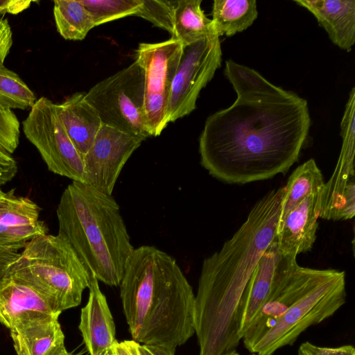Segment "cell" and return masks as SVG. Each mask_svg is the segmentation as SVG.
<instances>
[{"label":"cell","instance_id":"cell-1","mask_svg":"<svg viewBox=\"0 0 355 355\" xmlns=\"http://www.w3.org/2000/svg\"><path fill=\"white\" fill-rule=\"evenodd\" d=\"M224 73L237 98L207 119L199 139L201 165L228 184L286 173L309 134L307 101L231 60L225 62Z\"/></svg>","mask_w":355,"mask_h":355},{"label":"cell","instance_id":"cell-2","mask_svg":"<svg viewBox=\"0 0 355 355\" xmlns=\"http://www.w3.org/2000/svg\"><path fill=\"white\" fill-rule=\"evenodd\" d=\"M283 191L275 189L260 198L234 235L204 259L194 306L199 355H223L241 340L239 305L252 273L275 237Z\"/></svg>","mask_w":355,"mask_h":355},{"label":"cell","instance_id":"cell-3","mask_svg":"<svg viewBox=\"0 0 355 355\" xmlns=\"http://www.w3.org/2000/svg\"><path fill=\"white\" fill-rule=\"evenodd\" d=\"M132 340L176 348L195 334V295L176 260L152 245L135 248L119 284Z\"/></svg>","mask_w":355,"mask_h":355},{"label":"cell","instance_id":"cell-4","mask_svg":"<svg viewBox=\"0 0 355 355\" xmlns=\"http://www.w3.org/2000/svg\"><path fill=\"white\" fill-rule=\"evenodd\" d=\"M346 300L345 271L297 265L277 285L241 340L252 354L273 355L335 314Z\"/></svg>","mask_w":355,"mask_h":355},{"label":"cell","instance_id":"cell-5","mask_svg":"<svg viewBox=\"0 0 355 355\" xmlns=\"http://www.w3.org/2000/svg\"><path fill=\"white\" fill-rule=\"evenodd\" d=\"M58 234L98 282L119 286L135 248L112 195L71 182L56 209Z\"/></svg>","mask_w":355,"mask_h":355},{"label":"cell","instance_id":"cell-6","mask_svg":"<svg viewBox=\"0 0 355 355\" xmlns=\"http://www.w3.org/2000/svg\"><path fill=\"white\" fill-rule=\"evenodd\" d=\"M7 273L32 286L59 313L80 304L90 279L71 245L58 233L28 241Z\"/></svg>","mask_w":355,"mask_h":355},{"label":"cell","instance_id":"cell-7","mask_svg":"<svg viewBox=\"0 0 355 355\" xmlns=\"http://www.w3.org/2000/svg\"><path fill=\"white\" fill-rule=\"evenodd\" d=\"M85 98L103 124L144 139L150 137L144 110V73L136 61L96 83Z\"/></svg>","mask_w":355,"mask_h":355},{"label":"cell","instance_id":"cell-8","mask_svg":"<svg viewBox=\"0 0 355 355\" xmlns=\"http://www.w3.org/2000/svg\"><path fill=\"white\" fill-rule=\"evenodd\" d=\"M22 130L50 171L72 182H85L83 157L69 139L56 103L44 96L37 99L22 122Z\"/></svg>","mask_w":355,"mask_h":355},{"label":"cell","instance_id":"cell-9","mask_svg":"<svg viewBox=\"0 0 355 355\" xmlns=\"http://www.w3.org/2000/svg\"><path fill=\"white\" fill-rule=\"evenodd\" d=\"M184 45L178 40L157 43H140L135 61L144 73V110L150 136L161 134L168 123V113L172 83Z\"/></svg>","mask_w":355,"mask_h":355},{"label":"cell","instance_id":"cell-10","mask_svg":"<svg viewBox=\"0 0 355 355\" xmlns=\"http://www.w3.org/2000/svg\"><path fill=\"white\" fill-rule=\"evenodd\" d=\"M221 61L220 42L216 31L184 46L172 83L168 123L188 115L196 109L200 91L212 79Z\"/></svg>","mask_w":355,"mask_h":355},{"label":"cell","instance_id":"cell-11","mask_svg":"<svg viewBox=\"0 0 355 355\" xmlns=\"http://www.w3.org/2000/svg\"><path fill=\"white\" fill-rule=\"evenodd\" d=\"M144 140L102 124L92 146L83 156L85 184L112 195L122 168Z\"/></svg>","mask_w":355,"mask_h":355},{"label":"cell","instance_id":"cell-12","mask_svg":"<svg viewBox=\"0 0 355 355\" xmlns=\"http://www.w3.org/2000/svg\"><path fill=\"white\" fill-rule=\"evenodd\" d=\"M347 109L341 121L343 144L335 169L324 182L320 218L328 220L352 219L355 214V114Z\"/></svg>","mask_w":355,"mask_h":355},{"label":"cell","instance_id":"cell-13","mask_svg":"<svg viewBox=\"0 0 355 355\" xmlns=\"http://www.w3.org/2000/svg\"><path fill=\"white\" fill-rule=\"evenodd\" d=\"M297 265L296 257L279 252L274 239L256 266L242 296L239 313L241 340L279 282Z\"/></svg>","mask_w":355,"mask_h":355},{"label":"cell","instance_id":"cell-14","mask_svg":"<svg viewBox=\"0 0 355 355\" xmlns=\"http://www.w3.org/2000/svg\"><path fill=\"white\" fill-rule=\"evenodd\" d=\"M323 187L309 195L278 220L275 241L282 255L297 258L312 249L316 239Z\"/></svg>","mask_w":355,"mask_h":355},{"label":"cell","instance_id":"cell-15","mask_svg":"<svg viewBox=\"0 0 355 355\" xmlns=\"http://www.w3.org/2000/svg\"><path fill=\"white\" fill-rule=\"evenodd\" d=\"M46 300L22 279L7 273L0 285V323L9 329L59 316Z\"/></svg>","mask_w":355,"mask_h":355},{"label":"cell","instance_id":"cell-16","mask_svg":"<svg viewBox=\"0 0 355 355\" xmlns=\"http://www.w3.org/2000/svg\"><path fill=\"white\" fill-rule=\"evenodd\" d=\"M40 208L31 199L0 188V242H28L47 234Z\"/></svg>","mask_w":355,"mask_h":355},{"label":"cell","instance_id":"cell-17","mask_svg":"<svg viewBox=\"0 0 355 355\" xmlns=\"http://www.w3.org/2000/svg\"><path fill=\"white\" fill-rule=\"evenodd\" d=\"M88 288L89 298L81 309L78 329L89 355H101L116 341L115 324L98 281L92 275Z\"/></svg>","mask_w":355,"mask_h":355},{"label":"cell","instance_id":"cell-18","mask_svg":"<svg viewBox=\"0 0 355 355\" xmlns=\"http://www.w3.org/2000/svg\"><path fill=\"white\" fill-rule=\"evenodd\" d=\"M317 19L331 41L349 52L355 43L354 0H295Z\"/></svg>","mask_w":355,"mask_h":355},{"label":"cell","instance_id":"cell-19","mask_svg":"<svg viewBox=\"0 0 355 355\" xmlns=\"http://www.w3.org/2000/svg\"><path fill=\"white\" fill-rule=\"evenodd\" d=\"M56 108L69 139L83 157L103 124L98 113L86 99L85 92L71 94Z\"/></svg>","mask_w":355,"mask_h":355},{"label":"cell","instance_id":"cell-20","mask_svg":"<svg viewBox=\"0 0 355 355\" xmlns=\"http://www.w3.org/2000/svg\"><path fill=\"white\" fill-rule=\"evenodd\" d=\"M53 316L10 329L17 355H64V335Z\"/></svg>","mask_w":355,"mask_h":355},{"label":"cell","instance_id":"cell-21","mask_svg":"<svg viewBox=\"0 0 355 355\" xmlns=\"http://www.w3.org/2000/svg\"><path fill=\"white\" fill-rule=\"evenodd\" d=\"M211 21L220 37L232 36L249 28L258 16L255 0H215Z\"/></svg>","mask_w":355,"mask_h":355},{"label":"cell","instance_id":"cell-22","mask_svg":"<svg viewBox=\"0 0 355 355\" xmlns=\"http://www.w3.org/2000/svg\"><path fill=\"white\" fill-rule=\"evenodd\" d=\"M202 0H179L174 12L173 32L171 37L184 46L191 44L215 31L211 19L201 8Z\"/></svg>","mask_w":355,"mask_h":355},{"label":"cell","instance_id":"cell-23","mask_svg":"<svg viewBox=\"0 0 355 355\" xmlns=\"http://www.w3.org/2000/svg\"><path fill=\"white\" fill-rule=\"evenodd\" d=\"M324 184L322 173L313 159L297 166L283 187L279 220L309 195L322 188Z\"/></svg>","mask_w":355,"mask_h":355},{"label":"cell","instance_id":"cell-24","mask_svg":"<svg viewBox=\"0 0 355 355\" xmlns=\"http://www.w3.org/2000/svg\"><path fill=\"white\" fill-rule=\"evenodd\" d=\"M53 12L57 31L64 40H83L95 27L92 15L80 1H54Z\"/></svg>","mask_w":355,"mask_h":355},{"label":"cell","instance_id":"cell-25","mask_svg":"<svg viewBox=\"0 0 355 355\" xmlns=\"http://www.w3.org/2000/svg\"><path fill=\"white\" fill-rule=\"evenodd\" d=\"M36 101L34 92L19 76L0 63V104L12 110H30Z\"/></svg>","mask_w":355,"mask_h":355},{"label":"cell","instance_id":"cell-26","mask_svg":"<svg viewBox=\"0 0 355 355\" xmlns=\"http://www.w3.org/2000/svg\"><path fill=\"white\" fill-rule=\"evenodd\" d=\"M89 12L95 26L135 15L139 10L142 0H80Z\"/></svg>","mask_w":355,"mask_h":355},{"label":"cell","instance_id":"cell-27","mask_svg":"<svg viewBox=\"0 0 355 355\" xmlns=\"http://www.w3.org/2000/svg\"><path fill=\"white\" fill-rule=\"evenodd\" d=\"M176 1L142 0L139 10L134 16L144 18L154 26L162 28L172 35Z\"/></svg>","mask_w":355,"mask_h":355},{"label":"cell","instance_id":"cell-28","mask_svg":"<svg viewBox=\"0 0 355 355\" xmlns=\"http://www.w3.org/2000/svg\"><path fill=\"white\" fill-rule=\"evenodd\" d=\"M20 123L15 113L0 104V147L12 154L19 144Z\"/></svg>","mask_w":355,"mask_h":355},{"label":"cell","instance_id":"cell-29","mask_svg":"<svg viewBox=\"0 0 355 355\" xmlns=\"http://www.w3.org/2000/svg\"><path fill=\"white\" fill-rule=\"evenodd\" d=\"M27 242H0V285Z\"/></svg>","mask_w":355,"mask_h":355},{"label":"cell","instance_id":"cell-30","mask_svg":"<svg viewBox=\"0 0 355 355\" xmlns=\"http://www.w3.org/2000/svg\"><path fill=\"white\" fill-rule=\"evenodd\" d=\"M297 355H355V349L351 345L327 347L305 342L300 345Z\"/></svg>","mask_w":355,"mask_h":355},{"label":"cell","instance_id":"cell-31","mask_svg":"<svg viewBox=\"0 0 355 355\" xmlns=\"http://www.w3.org/2000/svg\"><path fill=\"white\" fill-rule=\"evenodd\" d=\"M17 171V161L11 154L0 147V186L10 182Z\"/></svg>","mask_w":355,"mask_h":355},{"label":"cell","instance_id":"cell-32","mask_svg":"<svg viewBox=\"0 0 355 355\" xmlns=\"http://www.w3.org/2000/svg\"><path fill=\"white\" fill-rule=\"evenodd\" d=\"M13 44L12 31L8 21L0 18V63L3 64Z\"/></svg>","mask_w":355,"mask_h":355},{"label":"cell","instance_id":"cell-33","mask_svg":"<svg viewBox=\"0 0 355 355\" xmlns=\"http://www.w3.org/2000/svg\"><path fill=\"white\" fill-rule=\"evenodd\" d=\"M32 3L30 0H0V15L19 14L28 9Z\"/></svg>","mask_w":355,"mask_h":355},{"label":"cell","instance_id":"cell-34","mask_svg":"<svg viewBox=\"0 0 355 355\" xmlns=\"http://www.w3.org/2000/svg\"><path fill=\"white\" fill-rule=\"evenodd\" d=\"M112 349L114 355H141L140 344L134 340H116Z\"/></svg>","mask_w":355,"mask_h":355},{"label":"cell","instance_id":"cell-35","mask_svg":"<svg viewBox=\"0 0 355 355\" xmlns=\"http://www.w3.org/2000/svg\"><path fill=\"white\" fill-rule=\"evenodd\" d=\"M175 349L163 345L140 344L141 355H175Z\"/></svg>","mask_w":355,"mask_h":355},{"label":"cell","instance_id":"cell-36","mask_svg":"<svg viewBox=\"0 0 355 355\" xmlns=\"http://www.w3.org/2000/svg\"><path fill=\"white\" fill-rule=\"evenodd\" d=\"M101 355H114V354H113L112 349V347H111V348L107 349V350H105V351L104 352H103Z\"/></svg>","mask_w":355,"mask_h":355},{"label":"cell","instance_id":"cell-37","mask_svg":"<svg viewBox=\"0 0 355 355\" xmlns=\"http://www.w3.org/2000/svg\"><path fill=\"white\" fill-rule=\"evenodd\" d=\"M223 355H239V354L236 351L234 350Z\"/></svg>","mask_w":355,"mask_h":355},{"label":"cell","instance_id":"cell-38","mask_svg":"<svg viewBox=\"0 0 355 355\" xmlns=\"http://www.w3.org/2000/svg\"><path fill=\"white\" fill-rule=\"evenodd\" d=\"M64 355H74V354H72L69 353V352H67L66 354H64Z\"/></svg>","mask_w":355,"mask_h":355},{"label":"cell","instance_id":"cell-39","mask_svg":"<svg viewBox=\"0 0 355 355\" xmlns=\"http://www.w3.org/2000/svg\"><path fill=\"white\" fill-rule=\"evenodd\" d=\"M251 355H257V354H251Z\"/></svg>","mask_w":355,"mask_h":355}]
</instances>
